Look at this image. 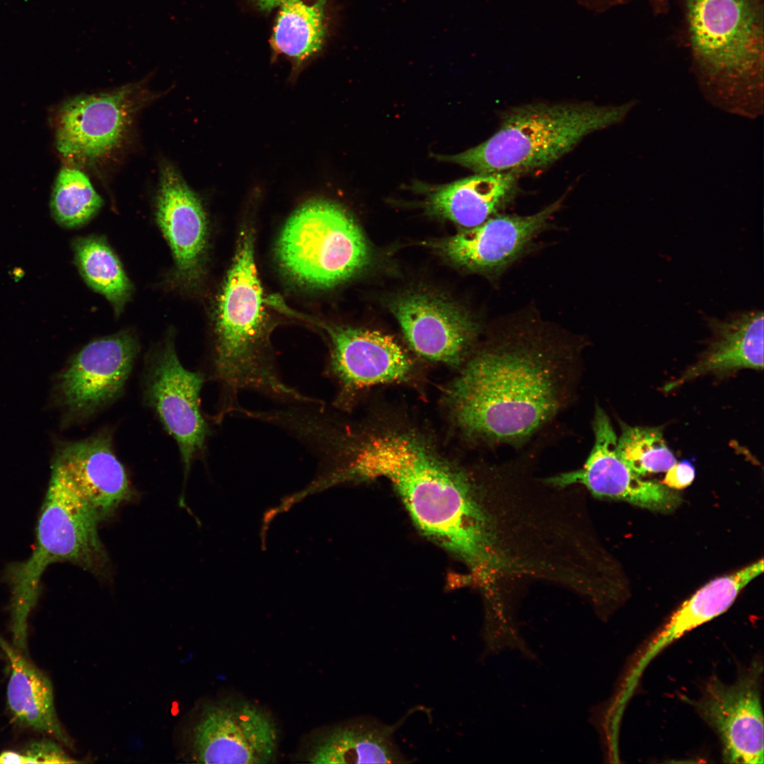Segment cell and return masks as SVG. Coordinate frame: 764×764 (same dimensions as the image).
<instances>
[{
	"mask_svg": "<svg viewBox=\"0 0 764 764\" xmlns=\"http://www.w3.org/2000/svg\"><path fill=\"white\" fill-rule=\"evenodd\" d=\"M263 303L253 235L244 229L216 305L212 363L221 390L219 419L239 405L238 394L246 390L299 404L311 400L277 373L269 349Z\"/></svg>",
	"mask_w": 764,
	"mask_h": 764,
	"instance_id": "obj_4",
	"label": "cell"
},
{
	"mask_svg": "<svg viewBox=\"0 0 764 764\" xmlns=\"http://www.w3.org/2000/svg\"><path fill=\"white\" fill-rule=\"evenodd\" d=\"M390 309L412 349L430 360L461 364L480 333L479 323L468 312L433 295L405 294Z\"/></svg>",
	"mask_w": 764,
	"mask_h": 764,
	"instance_id": "obj_15",
	"label": "cell"
},
{
	"mask_svg": "<svg viewBox=\"0 0 764 764\" xmlns=\"http://www.w3.org/2000/svg\"><path fill=\"white\" fill-rule=\"evenodd\" d=\"M152 96L141 85L131 84L69 100L57 115V149L73 161L107 156L124 141L136 115Z\"/></svg>",
	"mask_w": 764,
	"mask_h": 764,
	"instance_id": "obj_8",
	"label": "cell"
},
{
	"mask_svg": "<svg viewBox=\"0 0 764 764\" xmlns=\"http://www.w3.org/2000/svg\"><path fill=\"white\" fill-rule=\"evenodd\" d=\"M341 473L389 481L419 529L462 560L478 585L502 572L511 520L492 467L479 479L415 435L388 432L349 442Z\"/></svg>",
	"mask_w": 764,
	"mask_h": 764,
	"instance_id": "obj_1",
	"label": "cell"
},
{
	"mask_svg": "<svg viewBox=\"0 0 764 764\" xmlns=\"http://www.w3.org/2000/svg\"><path fill=\"white\" fill-rule=\"evenodd\" d=\"M625 4L640 1L645 4L651 10H661L668 7L671 0H619Z\"/></svg>",
	"mask_w": 764,
	"mask_h": 764,
	"instance_id": "obj_30",
	"label": "cell"
},
{
	"mask_svg": "<svg viewBox=\"0 0 764 764\" xmlns=\"http://www.w3.org/2000/svg\"><path fill=\"white\" fill-rule=\"evenodd\" d=\"M103 200L88 176L81 170L64 167L59 172L52 192L50 209L62 226H83L99 212Z\"/></svg>",
	"mask_w": 764,
	"mask_h": 764,
	"instance_id": "obj_26",
	"label": "cell"
},
{
	"mask_svg": "<svg viewBox=\"0 0 764 764\" xmlns=\"http://www.w3.org/2000/svg\"><path fill=\"white\" fill-rule=\"evenodd\" d=\"M477 174L436 187L427 198L429 209L465 228L477 226L499 214L515 198V171Z\"/></svg>",
	"mask_w": 764,
	"mask_h": 764,
	"instance_id": "obj_21",
	"label": "cell"
},
{
	"mask_svg": "<svg viewBox=\"0 0 764 764\" xmlns=\"http://www.w3.org/2000/svg\"><path fill=\"white\" fill-rule=\"evenodd\" d=\"M637 102L534 103L510 109L497 131L468 150L439 159L475 173L545 168L572 151L584 137L622 122Z\"/></svg>",
	"mask_w": 764,
	"mask_h": 764,
	"instance_id": "obj_5",
	"label": "cell"
},
{
	"mask_svg": "<svg viewBox=\"0 0 764 764\" xmlns=\"http://www.w3.org/2000/svg\"><path fill=\"white\" fill-rule=\"evenodd\" d=\"M156 217L172 252L177 283L193 288L202 274L207 220L200 199L170 163L161 168Z\"/></svg>",
	"mask_w": 764,
	"mask_h": 764,
	"instance_id": "obj_17",
	"label": "cell"
},
{
	"mask_svg": "<svg viewBox=\"0 0 764 764\" xmlns=\"http://www.w3.org/2000/svg\"><path fill=\"white\" fill-rule=\"evenodd\" d=\"M666 472L662 484L675 490H681L690 485L695 475L694 466L688 461L676 463Z\"/></svg>",
	"mask_w": 764,
	"mask_h": 764,
	"instance_id": "obj_29",
	"label": "cell"
},
{
	"mask_svg": "<svg viewBox=\"0 0 764 764\" xmlns=\"http://www.w3.org/2000/svg\"><path fill=\"white\" fill-rule=\"evenodd\" d=\"M617 448L623 460L639 475L666 472L677 463L656 427L622 424Z\"/></svg>",
	"mask_w": 764,
	"mask_h": 764,
	"instance_id": "obj_27",
	"label": "cell"
},
{
	"mask_svg": "<svg viewBox=\"0 0 764 764\" xmlns=\"http://www.w3.org/2000/svg\"><path fill=\"white\" fill-rule=\"evenodd\" d=\"M98 523L76 490L52 470L33 552L27 560L9 566L6 572L11 603L25 610L35 608L42 574L53 563L69 562L102 576L109 559L98 535Z\"/></svg>",
	"mask_w": 764,
	"mask_h": 764,
	"instance_id": "obj_6",
	"label": "cell"
},
{
	"mask_svg": "<svg viewBox=\"0 0 764 764\" xmlns=\"http://www.w3.org/2000/svg\"><path fill=\"white\" fill-rule=\"evenodd\" d=\"M278 730L271 715L248 701L203 706L188 734L191 758L203 763L263 764L275 757Z\"/></svg>",
	"mask_w": 764,
	"mask_h": 764,
	"instance_id": "obj_9",
	"label": "cell"
},
{
	"mask_svg": "<svg viewBox=\"0 0 764 764\" xmlns=\"http://www.w3.org/2000/svg\"><path fill=\"white\" fill-rule=\"evenodd\" d=\"M691 71L714 107L763 112L764 0H680Z\"/></svg>",
	"mask_w": 764,
	"mask_h": 764,
	"instance_id": "obj_3",
	"label": "cell"
},
{
	"mask_svg": "<svg viewBox=\"0 0 764 764\" xmlns=\"http://www.w3.org/2000/svg\"><path fill=\"white\" fill-rule=\"evenodd\" d=\"M277 255L290 277L317 288L350 279L370 260L369 245L354 219L342 206L326 199L311 200L290 216Z\"/></svg>",
	"mask_w": 764,
	"mask_h": 764,
	"instance_id": "obj_7",
	"label": "cell"
},
{
	"mask_svg": "<svg viewBox=\"0 0 764 764\" xmlns=\"http://www.w3.org/2000/svg\"><path fill=\"white\" fill-rule=\"evenodd\" d=\"M763 560H760L736 572L714 579L685 601L635 655L625 682L637 686L642 672L654 657L689 631L725 612L739 592L763 572Z\"/></svg>",
	"mask_w": 764,
	"mask_h": 764,
	"instance_id": "obj_19",
	"label": "cell"
},
{
	"mask_svg": "<svg viewBox=\"0 0 764 764\" xmlns=\"http://www.w3.org/2000/svg\"><path fill=\"white\" fill-rule=\"evenodd\" d=\"M52 470L61 475L76 490L99 523L112 517L132 496L126 470L117 457L111 435L107 432L62 442L57 448Z\"/></svg>",
	"mask_w": 764,
	"mask_h": 764,
	"instance_id": "obj_16",
	"label": "cell"
},
{
	"mask_svg": "<svg viewBox=\"0 0 764 764\" xmlns=\"http://www.w3.org/2000/svg\"><path fill=\"white\" fill-rule=\"evenodd\" d=\"M762 673V663L756 661L733 683L712 676L694 702L698 714L719 736L726 763H763Z\"/></svg>",
	"mask_w": 764,
	"mask_h": 764,
	"instance_id": "obj_12",
	"label": "cell"
},
{
	"mask_svg": "<svg viewBox=\"0 0 764 764\" xmlns=\"http://www.w3.org/2000/svg\"><path fill=\"white\" fill-rule=\"evenodd\" d=\"M75 261L86 284L103 295L120 314L132 294V285L106 241L89 236L74 242Z\"/></svg>",
	"mask_w": 764,
	"mask_h": 764,
	"instance_id": "obj_25",
	"label": "cell"
},
{
	"mask_svg": "<svg viewBox=\"0 0 764 764\" xmlns=\"http://www.w3.org/2000/svg\"><path fill=\"white\" fill-rule=\"evenodd\" d=\"M69 757L54 741L44 739L28 743L21 751H6L0 754V763H72Z\"/></svg>",
	"mask_w": 764,
	"mask_h": 764,
	"instance_id": "obj_28",
	"label": "cell"
},
{
	"mask_svg": "<svg viewBox=\"0 0 764 764\" xmlns=\"http://www.w3.org/2000/svg\"><path fill=\"white\" fill-rule=\"evenodd\" d=\"M0 648L8 660L11 673L7 685V707L20 727L51 736L66 746L71 741L57 714L52 684L13 644L0 635Z\"/></svg>",
	"mask_w": 764,
	"mask_h": 764,
	"instance_id": "obj_22",
	"label": "cell"
},
{
	"mask_svg": "<svg viewBox=\"0 0 764 764\" xmlns=\"http://www.w3.org/2000/svg\"><path fill=\"white\" fill-rule=\"evenodd\" d=\"M256 6L261 11L269 12L275 7L280 6L284 0H253Z\"/></svg>",
	"mask_w": 764,
	"mask_h": 764,
	"instance_id": "obj_31",
	"label": "cell"
},
{
	"mask_svg": "<svg viewBox=\"0 0 764 764\" xmlns=\"http://www.w3.org/2000/svg\"><path fill=\"white\" fill-rule=\"evenodd\" d=\"M562 199L531 215L497 214L482 224L444 241L440 248L456 265L499 277L531 249L533 241L550 226Z\"/></svg>",
	"mask_w": 764,
	"mask_h": 764,
	"instance_id": "obj_14",
	"label": "cell"
},
{
	"mask_svg": "<svg viewBox=\"0 0 764 764\" xmlns=\"http://www.w3.org/2000/svg\"><path fill=\"white\" fill-rule=\"evenodd\" d=\"M712 337L702 356L678 378L664 387L669 391L706 374L727 375L739 369L763 368V313H735L725 320L707 319Z\"/></svg>",
	"mask_w": 764,
	"mask_h": 764,
	"instance_id": "obj_20",
	"label": "cell"
},
{
	"mask_svg": "<svg viewBox=\"0 0 764 764\" xmlns=\"http://www.w3.org/2000/svg\"><path fill=\"white\" fill-rule=\"evenodd\" d=\"M581 345L533 320L498 328L448 390L454 421L486 444H525L572 401Z\"/></svg>",
	"mask_w": 764,
	"mask_h": 764,
	"instance_id": "obj_2",
	"label": "cell"
},
{
	"mask_svg": "<svg viewBox=\"0 0 764 764\" xmlns=\"http://www.w3.org/2000/svg\"><path fill=\"white\" fill-rule=\"evenodd\" d=\"M395 728L360 717L335 725L317 737L308 751L311 763H406L394 739Z\"/></svg>",
	"mask_w": 764,
	"mask_h": 764,
	"instance_id": "obj_23",
	"label": "cell"
},
{
	"mask_svg": "<svg viewBox=\"0 0 764 764\" xmlns=\"http://www.w3.org/2000/svg\"><path fill=\"white\" fill-rule=\"evenodd\" d=\"M326 0L307 4L303 0H284L274 27V50L300 63L323 47L327 35Z\"/></svg>",
	"mask_w": 764,
	"mask_h": 764,
	"instance_id": "obj_24",
	"label": "cell"
},
{
	"mask_svg": "<svg viewBox=\"0 0 764 764\" xmlns=\"http://www.w3.org/2000/svg\"><path fill=\"white\" fill-rule=\"evenodd\" d=\"M204 382L203 374L183 366L170 336L148 363L144 398L177 442L185 476L194 458L204 452L209 434L200 410Z\"/></svg>",
	"mask_w": 764,
	"mask_h": 764,
	"instance_id": "obj_11",
	"label": "cell"
},
{
	"mask_svg": "<svg viewBox=\"0 0 764 764\" xmlns=\"http://www.w3.org/2000/svg\"><path fill=\"white\" fill-rule=\"evenodd\" d=\"M593 447L581 468L546 477L557 488L582 486L595 498L627 502L652 511L667 513L681 497L662 483L645 480L620 457L618 436L606 412L596 405L592 420Z\"/></svg>",
	"mask_w": 764,
	"mask_h": 764,
	"instance_id": "obj_10",
	"label": "cell"
},
{
	"mask_svg": "<svg viewBox=\"0 0 764 764\" xmlns=\"http://www.w3.org/2000/svg\"><path fill=\"white\" fill-rule=\"evenodd\" d=\"M138 352L137 340L129 330L90 342L59 374V402L75 417L93 415L122 395Z\"/></svg>",
	"mask_w": 764,
	"mask_h": 764,
	"instance_id": "obj_13",
	"label": "cell"
},
{
	"mask_svg": "<svg viewBox=\"0 0 764 764\" xmlns=\"http://www.w3.org/2000/svg\"><path fill=\"white\" fill-rule=\"evenodd\" d=\"M330 353L328 372L342 393L406 379L412 364L400 345L390 336L366 329L328 325Z\"/></svg>",
	"mask_w": 764,
	"mask_h": 764,
	"instance_id": "obj_18",
	"label": "cell"
}]
</instances>
